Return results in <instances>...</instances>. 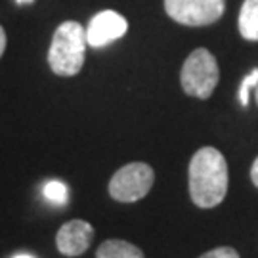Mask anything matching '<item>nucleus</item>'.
Listing matches in <instances>:
<instances>
[{
    "label": "nucleus",
    "mask_w": 258,
    "mask_h": 258,
    "mask_svg": "<svg viewBox=\"0 0 258 258\" xmlns=\"http://www.w3.org/2000/svg\"><path fill=\"white\" fill-rule=\"evenodd\" d=\"M189 195L195 207H218L228 194V163L216 148H201L189 161Z\"/></svg>",
    "instance_id": "1"
},
{
    "label": "nucleus",
    "mask_w": 258,
    "mask_h": 258,
    "mask_svg": "<svg viewBox=\"0 0 258 258\" xmlns=\"http://www.w3.org/2000/svg\"><path fill=\"white\" fill-rule=\"evenodd\" d=\"M86 44V29L77 21H63L55 29L48 50L50 69L59 77H75L84 65Z\"/></svg>",
    "instance_id": "2"
},
{
    "label": "nucleus",
    "mask_w": 258,
    "mask_h": 258,
    "mask_svg": "<svg viewBox=\"0 0 258 258\" xmlns=\"http://www.w3.org/2000/svg\"><path fill=\"white\" fill-rule=\"evenodd\" d=\"M220 81L216 57L207 48H197L187 55L180 71L182 90L197 100H209Z\"/></svg>",
    "instance_id": "3"
},
{
    "label": "nucleus",
    "mask_w": 258,
    "mask_h": 258,
    "mask_svg": "<svg viewBox=\"0 0 258 258\" xmlns=\"http://www.w3.org/2000/svg\"><path fill=\"white\" fill-rule=\"evenodd\" d=\"M155 172L148 163H128L111 176L109 195L119 203H134L151 191Z\"/></svg>",
    "instance_id": "4"
},
{
    "label": "nucleus",
    "mask_w": 258,
    "mask_h": 258,
    "mask_svg": "<svg viewBox=\"0 0 258 258\" xmlns=\"http://www.w3.org/2000/svg\"><path fill=\"white\" fill-rule=\"evenodd\" d=\"M226 0H165L166 16L187 27H205L224 16Z\"/></svg>",
    "instance_id": "5"
},
{
    "label": "nucleus",
    "mask_w": 258,
    "mask_h": 258,
    "mask_svg": "<svg viewBox=\"0 0 258 258\" xmlns=\"http://www.w3.org/2000/svg\"><path fill=\"white\" fill-rule=\"evenodd\" d=\"M128 31V21L113 10H103L96 14L86 27V42L92 48H103L124 37Z\"/></svg>",
    "instance_id": "6"
},
{
    "label": "nucleus",
    "mask_w": 258,
    "mask_h": 258,
    "mask_svg": "<svg viewBox=\"0 0 258 258\" xmlns=\"http://www.w3.org/2000/svg\"><path fill=\"white\" fill-rule=\"evenodd\" d=\"M94 241V228L86 220H69L55 235L57 250L63 256H79L90 249Z\"/></svg>",
    "instance_id": "7"
},
{
    "label": "nucleus",
    "mask_w": 258,
    "mask_h": 258,
    "mask_svg": "<svg viewBox=\"0 0 258 258\" xmlns=\"http://www.w3.org/2000/svg\"><path fill=\"white\" fill-rule=\"evenodd\" d=\"M96 258H146L142 249L122 239L103 241L96 250Z\"/></svg>",
    "instance_id": "8"
},
{
    "label": "nucleus",
    "mask_w": 258,
    "mask_h": 258,
    "mask_svg": "<svg viewBox=\"0 0 258 258\" xmlns=\"http://www.w3.org/2000/svg\"><path fill=\"white\" fill-rule=\"evenodd\" d=\"M239 33L245 40H258V0H245L239 12Z\"/></svg>",
    "instance_id": "9"
},
{
    "label": "nucleus",
    "mask_w": 258,
    "mask_h": 258,
    "mask_svg": "<svg viewBox=\"0 0 258 258\" xmlns=\"http://www.w3.org/2000/svg\"><path fill=\"white\" fill-rule=\"evenodd\" d=\"M44 197H46L50 203L54 205H65L69 199V189L63 182L59 180H52L44 185Z\"/></svg>",
    "instance_id": "10"
},
{
    "label": "nucleus",
    "mask_w": 258,
    "mask_h": 258,
    "mask_svg": "<svg viewBox=\"0 0 258 258\" xmlns=\"http://www.w3.org/2000/svg\"><path fill=\"white\" fill-rule=\"evenodd\" d=\"M258 84V69H252L250 75H247L245 79H243V83H241V88H239V102L241 105H249V92L250 88H254Z\"/></svg>",
    "instance_id": "11"
},
{
    "label": "nucleus",
    "mask_w": 258,
    "mask_h": 258,
    "mask_svg": "<svg viewBox=\"0 0 258 258\" xmlns=\"http://www.w3.org/2000/svg\"><path fill=\"white\" fill-rule=\"evenodd\" d=\"M199 258H239V252L235 249H231V247H218V249L205 252L203 256Z\"/></svg>",
    "instance_id": "12"
},
{
    "label": "nucleus",
    "mask_w": 258,
    "mask_h": 258,
    "mask_svg": "<svg viewBox=\"0 0 258 258\" xmlns=\"http://www.w3.org/2000/svg\"><path fill=\"white\" fill-rule=\"evenodd\" d=\"M250 180H252V184L258 187V157L254 159L252 166H250Z\"/></svg>",
    "instance_id": "13"
},
{
    "label": "nucleus",
    "mask_w": 258,
    "mask_h": 258,
    "mask_svg": "<svg viewBox=\"0 0 258 258\" xmlns=\"http://www.w3.org/2000/svg\"><path fill=\"white\" fill-rule=\"evenodd\" d=\"M6 33H4V29H2V25H0V57H2V54H4V50H6Z\"/></svg>",
    "instance_id": "14"
},
{
    "label": "nucleus",
    "mask_w": 258,
    "mask_h": 258,
    "mask_svg": "<svg viewBox=\"0 0 258 258\" xmlns=\"http://www.w3.org/2000/svg\"><path fill=\"white\" fill-rule=\"evenodd\" d=\"M14 258H35V256H31V254H16Z\"/></svg>",
    "instance_id": "15"
},
{
    "label": "nucleus",
    "mask_w": 258,
    "mask_h": 258,
    "mask_svg": "<svg viewBox=\"0 0 258 258\" xmlns=\"http://www.w3.org/2000/svg\"><path fill=\"white\" fill-rule=\"evenodd\" d=\"M254 98H256V103H258V84L254 86Z\"/></svg>",
    "instance_id": "16"
},
{
    "label": "nucleus",
    "mask_w": 258,
    "mask_h": 258,
    "mask_svg": "<svg viewBox=\"0 0 258 258\" xmlns=\"http://www.w3.org/2000/svg\"><path fill=\"white\" fill-rule=\"evenodd\" d=\"M19 4H29V2H33V0H18Z\"/></svg>",
    "instance_id": "17"
}]
</instances>
